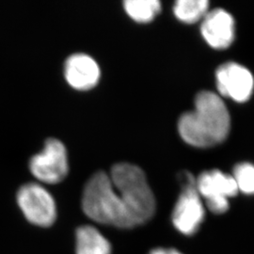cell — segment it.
Listing matches in <instances>:
<instances>
[{
  "label": "cell",
  "instance_id": "14",
  "mask_svg": "<svg viewBox=\"0 0 254 254\" xmlns=\"http://www.w3.org/2000/svg\"><path fill=\"white\" fill-rule=\"evenodd\" d=\"M234 179L238 191L248 195L254 194V166L250 163L238 164L234 171Z\"/></svg>",
  "mask_w": 254,
  "mask_h": 254
},
{
  "label": "cell",
  "instance_id": "1",
  "mask_svg": "<svg viewBox=\"0 0 254 254\" xmlns=\"http://www.w3.org/2000/svg\"><path fill=\"white\" fill-rule=\"evenodd\" d=\"M231 120L221 98L212 91H200L195 98V109L182 115L178 131L190 145L208 148L227 137Z\"/></svg>",
  "mask_w": 254,
  "mask_h": 254
},
{
  "label": "cell",
  "instance_id": "5",
  "mask_svg": "<svg viewBox=\"0 0 254 254\" xmlns=\"http://www.w3.org/2000/svg\"><path fill=\"white\" fill-rule=\"evenodd\" d=\"M16 200L19 208L31 224L50 227L57 218V205L52 195L36 183H28L19 189Z\"/></svg>",
  "mask_w": 254,
  "mask_h": 254
},
{
  "label": "cell",
  "instance_id": "13",
  "mask_svg": "<svg viewBox=\"0 0 254 254\" xmlns=\"http://www.w3.org/2000/svg\"><path fill=\"white\" fill-rule=\"evenodd\" d=\"M208 6L207 0H178L174 4L173 11L182 22L193 24L206 15Z\"/></svg>",
  "mask_w": 254,
  "mask_h": 254
},
{
  "label": "cell",
  "instance_id": "6",
  "mask_svg": "<svg viewBox=\"0 0 254 254\" xmlns=\"http://www.w3.org/2000/svg\"><path fill=\"white\" fill-rule=\"evenodd\" d=\"M30 172L39 181L58 184L64 181L69 172L67 150L57 138H48L42 153L31 157Z\"/></svg>",
  "mask_w": 254,
  "mask_h": 254
},
{
  "label": "cell",
  "instance_id": "11",
  "mask_svg": "<svg viewBox=\"0 0 254 254\" xmlns=\"http://www.w3.org/2000/svg\"><path fill=\"white\" fill-rule=\"evenodd\" d=\"M76 254H111V245L100 232L91 225H84L76 230Z\"/></svg>",
  "mask_w": 254,
  "mask_h": 254
},
{
  "label": "cell",
  "instance_id": "3",
  "mask_svg": "<svg viewBox=\"0 0 254 254\" xmlns=\"http://www.w3.org/2000/svg\"><path fill=\"white\" fill-rule=\"evenodd\" d=\"M109 174L113 187L125 200L137 226L154 217L156 210L154 193L145 173L138 166L126 162L115 164Z\"/></svg>",
  "mask_w": 254,
  "mask_h": 254
},
{
  "label": "cell",
  "instance_id": "8",
  "mask_svg": "<svg viewBox=\"0 0 254 254\" xmlns=\"http://www.w3.org/2000/svg\"><path fill=\"white\" fill-rule=\"evenodd\" d=\"M217 87L221 95L243 103L250 99L254 91L252 73L245 67L229 63L218 67L216 73Z\"/></svg>",
  "mask_w": 254,
  "mask_h": 254
},
{
  "label": "cell",
  "instance_id": "7",
  "mask_svg": "<svg viewBox=\"0 0 254 254\" xmlns=\"http://www.w3.org/2000/svg\"><path fill=\"white\" fill-rule=\"evenodd\" d=\"M196 188L207 208L218 215L227 212L229 199L238 193L234 177L218 170L201 173L196 180Z\"/></svg>",
  "mask_w": 254,
  "mask_h": 254
},
{
  "label": "cell",
  "instance_id": "2",
  "mask_svg": "<svg viewBox=\"0 0 254 254\" xmlns=\"http://www.w3.org/2000/svg\"><path fill=\"white\" fill-rule=\"evenodd\" d=\"M84 214L93 221L120 229L137 226L136 220L118 191L113 187L109 173H94L87 182L82 195Z\"/></svg>",
  "mask_w": 254,
  "mask_h": 254
},
{
  "label": "cell",
  "instance_id": "4",
  "mask_svg": "<svg viewBox=\"0 0 254 254\" xmlns=\"http://www.w3.org/2000/svg\"><path fill=\"white\" fill-rule=\"evenodd\" d=\"M182 192L172 214L174 228L185 236L195 235L202 224L205 210L197 188L196 180L190 173H183Z\"/></svg>",
  "mask_w": 254,
  "mask_h": 254
},
{
  "label": "cell",
  "instance_id": "9",
  "mask_svg": "<svg viewBox=\"0 0 254 254\" xmlns=\"http://www.w3.org/2000/svg\"><path fill=\"white\" fill-rule=\"evenodd\" d=\"M200 30L209 46L216 49H224L234 42L235 21L226 10L214 9L203 17Z\"/></svg>",
  "mask_w": 254,
  "mask_h": 254
},
{
  "label": "cell",
  "instance_id": "15",
  "mask_svg": "<svg viewBox=\"0 0 254 254\" xmlns=\"http://www.w3.org/2000/svg\"><path fill=\"white\" fill-rule=\"evenodd\" d=\"M149 254H183L175 249H167V248H157L150 252Z\"/></svg>",
  "mask_w": 254,
  "mask_h": 254
},
{
  "label": "cell",
  "instance_id": "10",
  "mask_svg": "<svg viewBox=\"0 0 254 254\" xmlns=\"http://www.w3.org/2000/svg\"><path fill=\"white\" fill-rule=\"evenodd\" d=\"M64 74L73 89L88 91L99 82L101 71L99 65L89 55L74 54L67 59Z\"/></svg>",
  "mask_w": 254,
  "mask_h": 254
},
{
  "label": "cell",
  "instance_id": "12",
  "mask_svg": "<svg viewBox=\"0 0 254 254\" xmlns=\"http://www.w3.org/2000/svg\"><path fill=\"white\" fill-rule=\"evenodd\" d=\"M125 9L129 17L138 23H149L161 10V3L157 0H127Z\"/></svg>",
  "mask_w": 254,
  "mask_h": 254
}]
</instances>
